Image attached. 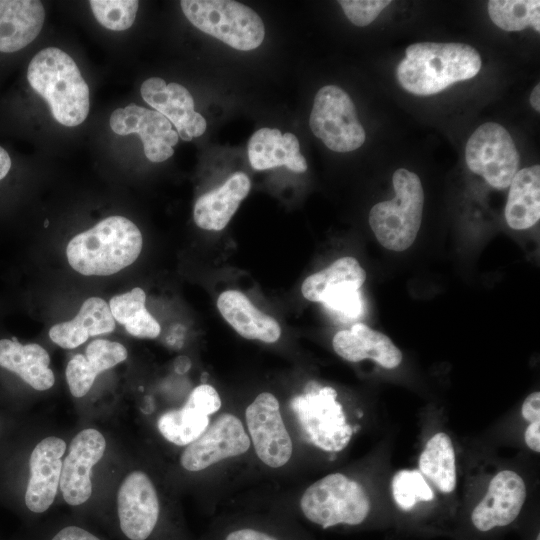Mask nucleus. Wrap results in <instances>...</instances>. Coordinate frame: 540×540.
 I'll use <instances>...</instances> for the list:
<instances>
[{
  "mask_svg": "<svg viewBox=\"0 0 540 540\" xmlns=\"http://www.w3.org/2000/svg\"><path fill=\"white\" fill-rule=\"evenodd\" d=\"M481 66L479 52L468 44L420 42L406 48L396 76L407 92L430 96L475 77Z\"/></svg>",
  "mask_w": 540,
  "mask_h": 540,
  "instance_id": "f257e3e1",
  "label": "nucleus"
},
{
  "mask_svg": "<svg viewBox=\"0 0 540 540\" xmlns=\"http://www.w3.org/2000/svg\"><path fill=\"white\" fill-rule=\"evenodd\" d=\"M143 238L126 217L110 216L75 235L68 243L69 265L85 276H109L131 265L140 255Z\"/></svg>",
  "mask_w": 540,
  "mask_h": 540,
  "instance_id": "f03ea898",
  "label": "nucleus"
},
{
  "mask_svg": "<svg viewBox=\"0 0 540 540\" xmlns=\"http://www.w3.org/2000/svg\"><path fill=\"white\" fill-rule=\"evenodd\" d=\"M27 79L60 124L74 127L87 118L89 87L74 60L63 50L47 47L38 52L28 66Z\"/></svg>",
  "mask_w": 540,
  "mask_h": 540,
  "instance_id": "7ed1b4c3",
  "label": "nucleus"
},
{
  "mask_svg": "<svg viewBox=\"0 0 540 540\" xmlns=\"http://www.w3.org/2000/svg\"><path fill=\"white\" fill-rule=\"evenodd\" d=\"M395 196L376 203L369 212V225L386 249L401 252L415 241L422 222L424 191L418 175L405 168L392 176Z\"/></svg>",
  "mask_w": 540,
  "mask_h": 540,
  "instance_id": "20e7f679",
  "label": "nucleus"
},
{
  "mask_svg": "<svg viewBox=\"0 0 540 540\" xmlns=\"http://www.w3.org/2000/svg\"><path fill=\"white\" fill-rule=\"evenodd\" d=\"M186 18L199 30L234 49L249 51L260 46L265 28L260 16L248 6L231 0H183Z\"/></svg>",
  "mask_w": 540,
  "mask_h": 540,
  "instance_id": "39448f33",
  "label": "nucleus"
},
{
  "mask_svg": "<svg viewBox=\"0 0 540 540\" xmlns=\"http://www.w3.org/2000/svg\"><path fill=\"white\" fill-rule=\"evenodd\" d=\"M300 507L308 520L328 528L361 524L369 515L371 503L359 482L342 473H331L304 491Z\"/></svg>",
  "mask_w": 540,
  "mask_h": 540,
  "instance_id": "423d86ee",
  "label": "nucleus"
},
{
  "mask_svg": "<svg viewBox=\"0 0 540 540\" xmlns=\"http://www.w3.org/2000/svg\"><path fill=\"white\" fill-rule=\"evenodd\" d=\"M291 407L303 432L314 446L324 451L338 452L350 442L352 427L332 387H312L294 397Z\"/></svg>",
  "mask_w": 540,
  "mask_h": 540,
  "instance_id": "0eeeda50",
  "label": "nucleus"
},
{
  "mask_svg": "<svg viewBox=\"0 0 540 540\" xmlns=\"http://www.w3.org/2000/svg\"><path fill=\"white\" fill-rule=\"evenodd\" d=\"M309 125L313 134L335 152L356 150L366 140L352 99L336 85H326L318 90Z\"/></svg>",
  "mask_w": 540,
  "mask_h": 540,
  "instance_id": "6e6552de",
  "label": "nucleus"
},
{
  "mask_svg": "<svg viewBox=\"0 0 540 540\" xmlns=\"http://www.w3.org/2000/svg\"><path fill=\"white\" fill-rule=\"evenodd\" d=\"M465 160L473 173L491 187L503 190L518 171L520 155L510 133L498 123L487 122L469 137Z\"/></svg>",
  "mask_w": 540,
  "mask_h": 540,
  "instance_id": "1a4fd4ad",
  "label": "nucleus"
},
{
  "mask_svg": "<svg viewBox=\"0 0 540 540\" xmlns=\"http://www.w3.org/2000/svg\"><path fill=\"white\" fill-rule=\"evenodd\" d=\"M245 418L259 459L272 468L285 465L292 456L293 444L277 398L269 392L260 393L246 408Z\"/></svg>",
  "mask_w": 540,
  "mask_h": 540,
  "instance_id": "9d476101",
  "label": "nucleus"
},
{
  "mask_svg": "<svg viewBox=\"0 0 540 540\" xmlns=\"http://www.w3.org/2000/svg\"><path fill=\"white\" fill-rule=\"evenodd\" d=\"M249 447L250 438L241 421L233 414L223 413L187 445L180 463L188 471H200L223 459L239 456Z\"/></svg>",
  "mask_w": 540,
  "mask_h": 540,
  "instance_id": "9b49d317",
  "label": "nucleus"
},
{
  "mask_svg": "<svg viewBox=\"0 0 540 540\" xmlns=\"http://www.w3.org/2000/svg\"><path fill=\"white\" fill-rule=\"evenodd\" d=\"M159 514V500L150 478L142 471L129 473L117 494V515L123 535L129 540H147Z\"/></svg>",
  "mask_w": 540,
  "mask_h": 540,
  "instance_id": "f8f14e48",
  "label": "nucleus"
},
{
  "mask_svg": "<svg viewBox=\"0 0 540 540\" xmlns=\"http://www.w3.org/2000/svg\"><path fill=\"white\" fill-rule=\"evenodd\" d=\"M109 124L118 135L138 134L145 156L152 162H163L170 158L179 139L172 124L162 114L134 103L114 110Z\"/></svg>",
  "mask_w": 540,
  "mask_h": 540,
  "instance_id": "ddd939ff",
  "label": "nucleus"
},
{
  "mask_svg": "<svg viewBox=\"0 0 540 540\" xmlns=\"http://www.w3.org/2000/svg\"><path fill=\"white\" fill-rule=\"evenodd\" d=\"M526 497L524 479L513 470H501L493 476L485 495L473 508L471 522L480 532L506 527L518 517Z\"/></svg>",
  "mask_w": 540,
  "mask_h": 540,
  "instance_id": "4468645a",
  "label": "nucleus"
},
{
  "mask_svg": "<svg viewBox=\"0 0 540 540\" xmlns=\"http://www.w3.org/2000/svg\"><path fill=\"white\" fill-rule=\"evenodd\" d=\"M105 448L106 440L96 429H84L73 438L62 462L59 483L66 503L78 506L90 498L91 469L102 458Z\"/></svg>",
  "mask_w": 540,
  "mask_h": 540,
  "instance_id": "2eb2a0df",
  "label": "nucleus"
},
{
  "mask_svg": "<svg viewBox=\"0 0 540 540\" xmlns=\"http://www.w3.org/2000/svg\"><path fill=\"white\" fill-rule=\"evenodd\" d=\"M140 93L148 105L175 126L182 140L190 141L205 132L206 120L195 111L193 97L184 86L151 77L142 83Z\"/></svg>",
  "mask_w": 540,
  "mask_h": 540,
  "instance_id": "dca6fc26",
  "label": "nucleus"
},
{
  "mask_svg": "<svg viewBox=\"0 0 540 540\" xmlns=\"http://www.w3.org/2000/svg\"><path fill=\"white\" fill-rule=\"evenodd\" d=\"M66 442L50 436L33 449L30 459V479L25 492V504L34 513H43L52 505L60 483L62 456Z\"/></svg>",
  "mask_w": 540,
  "mask_h": 540,
  "instance_id": "f3484780",
  "label": "nucleus"
},
{
  "mask_svg": "<svg viewBox=\"0 0 540 540\" xmlns=\"http://www.w3.org/2000/svg\"><path fill=\"white\" fill-rule=\"evenodd\" d=\"M365 280L366 272L356 258L341 257L308 276L302 283L301 293L308 301L322 303L328 308L359 292Z\"/></svg>",
  "mask_w": 540,
  "mask_h": 540,
  "instance_id": "a211bd4d",
  "label": "nucleus"
},
{
  "mask_svg": "<svg viewBox=\"0 0 540 540\" xmlns=\"http://www.w3.org/2000/svg\"><path fill=\"white\" fill-rule=\"evenodd\" d=\"M332 346L341 358L349 362L371 359L386 369H394L402 362V353L392 340L363 323L338 331Z\"/></svg>",
  "mask_w": 540,
  "mask_h": 540,
  "instance_id": "6ab92c4d",
  "label": "nucleus"
},
{
  "mask_svg": "<svg viewBox=\"0 0 540 540\" xmlns=\"http://www.w3.org/2000/svg\"><path fill=\"white\" fill-rule=\"evenodd\" d=\"M217 308L227 323L246 339L274 343L281 336L279 323L255 307L239 290L223 291L217 299Z\"/></svg>",
  "mask_w": 540,
  "mask_h": 540,
  "instance_id": "aec40b11",
  "label": "nucleus"
},
{
  "mask_svg": "<svg viewBox=\"0 0 540 540\" xmlns=\"http://www.w3.org/2000/svg\"><path fill=\"white\" fill-rule=\"evenodd\" d=\"M250 188L249 177L243 172H236L220 187L200 196L193 211L196 225L209 231L224 229Z\"/></svg>",
  "mask_w": 540,
  "mask_h": 540,
  "instance_id": "412c9836",
  "label": "nucleus"
},
{
  "mask_svg": "<svg viewBox=\"0 0 540 540\" xmlns=\"http://www.w3.org/2000/svg\"><path fill=\"white\" fill-rule=\"evenodd\" d=\"M248 158L256 170H266L286 166L289 170L302 173L307 170V162L300 153L297 137L278 129L261 128L254 132L248 142Z\"/></svg>",
  "mask_w": 540,
  "mask_h": 540,
  "instance_id": "4be33fe9",
  "label": "nucleus"
},
{
  "mask_svg": "<svg viewBox=\"0 0 540 540\" xmlns=\"http://www.w3.org/2000/svg\"><path fill=\"white\" fill-rule=\"evenodd\" d=\"M45 10L38 0H0V52H16L40 33Z\"/></svg>",
  "mask_w": 540,
  "mask_h": 540,
  "instance_id": "5701e85b",
  "label": "nucleus"
},
{
  "mask_svg": "<svg viewBox=\"0 0 540 540\" xmlns=\"http://www.w3.org/2000/svg\"><path fill=\"white\" fill-rule=\"evenodd\" d=\"M127 358L126 348L119 342L97 339L88 344L85 355H75L67 364L66 379L71 394L83 397L97 375Z\"/></svg>",
  "mask_w": 540,
  "mask_h": 540,
  "instance_id": "b1692460",
  "label": "nucleus"
},
{
  "mask_svg": "<svg viewBox=\"0 0 540 540\" xmlns=\"http://www.w3.org/2000/svg\"><path fill=\"white\" fill-rule=\"evenodd\" d=\"M115 329V320L108 303L99 297L86 299L77 315L49 330L50 339L64 349H73L91 336L107 334Z\"/></svg>",
  "mask_w": 540,
  "mask_h": 540,
  "instance_id": "393cba45",
  "label": "nucleus"
},
{
  "mask_svg": "<svg viewBox=\"0 0 540 540\" xmlns=\"http://www.w3.org/2000/svg\"><path fill=\"white\" fill-rule=\"evenodd\" d=\"M49 363L48 352L39 344L0 340V366L17 374L36 390L44 391L54 385L55 377Z\"/></svg>",
  "mask_w": 540,
  "mask_h": 540,
  "instance_id": "a878e982",
  "label": "nucleus"
},
{
  "mask_svg": "<svg viewBox=\"0 0 540 540\" xmlns=\"http://www.w3.org/2000/svg\"><path fill=\"white\" fill-rule=\"evenodd\" d=\"M504 216L510 228L525 230L540 219V166L516 172L509 185Z\"/></svg>",
  "mask_w": 540,
  "mask_h": 540,
  "instance_id": "bb28decb",
  "label": "nucleus"
},
{
  "mask_svg": "<svg viewBox=\"0 0 540 540\" xmlns=\"http://www.w3.org/2000/svg\"><path fill=\"white\" fill-rule=\"evenodd\" d=\"M419 472L443 494L454 492L457 484L456 454L450 436L437 432L425 444L418 460Z\"/></svg>",
  "mask_w": 540,
  "mask_h": 540,
  "instance_id": "cd10ccee",
  "label": "nucleus"
},
{
  "mask_svg": "<svg viewBox=\"0 0 540 540\" xmlns=\"http://www.w3.org/2000/svg\"><path fill=\"white\" fill-rule=\"evenodd\" d=\"M146 294L140 287L115 295L109 308L115 321L124 325L126 331L138 338H156L161 327L145 307Z\"/></svg>",
  "mask_w": 540,
  "mask_h": 540,
  "instance_id": "c85d7f7f",
  "label": "nucleus"
},
{
  "mask_svg": "<svg viewBox=\"0 0 540 540\" xmlns=\"http://www.w3.org/2000/svg\"><path fill=\"white\" fill-rule=\"evenodd\" d=\"M209 422V413L188 397L181 409L170 410L161 415L157 426L169 442L187 446L206 430Z\"/></svg>",
  "mask_w": 540,
  "mask_h": 540,
  "instance_id": "c756f323",
  "label": "nucleus"
},
{
  "mask_svg": "<svg viewBox=\"0 0 540 540\" xmlns=\"http://www.w3.org/2000/svg\"><path fill=\"white\" fill-rule=\"evenodd\" d=\"M488 14L492 22L505 31L531 27L540 32L539 0H490Z\"/></svg>",
  "mask_w": 540,
  "mask_h": 540,
  "instance_id": "7c9ffc66",
  "label": "nucleus"
},
{
  "mask_svg": "<svg viewBox=\"0 0 540 540\" xmlns=\"http://www.w3.org/2000/svg\"><path fill=\"white\" fill-rule=\"evenodd\" d=\"M392 497L403 511L412 510L417 504L430 502L434 493L425 477L416 470H401L391 481Z\"/></svg>",
  "mask_w": 540,
  "mask_h": 540,
  "instance_id": "2f4dec72",
  "label": "nucleus"
},
{
  "mask_svg": "<svg viewBox=\"0 0 540 540\" xmlns=\"http://www.w3.org/2000/svg\"><path fill=\"white\" fill-rule=\"evenodd\" d=\"M89 4L96 20L113 31L130 28L139 7L136 0H91Z\"/></svg>",
  "mask_w": 540,
  "mask_h": 540,
  "instance_id": "473e14b6",
  "label": "nucleus"
},
{
  "mask_svg": "<svg viewBox=\"0 0 540 540\" xmlns=\"http://www.w3.org/2000/svg\"><path fill=\"white\" fill-rule=\"evenodd\" d=\"M346 17L356 26L364 27L372 23L391 4L390 0H340L338 1Z\"/></svg>",
  "mask_w": 540,
  "mask_h": 540,
  "instance_id": "72a5a7b5",
  "label": "nucleus"
},
{
  "mask_svg": "<svg viewBox=\"0 0 540 540\" xmlns=\"http://www.w3.org/2000/svg\"><path fill=\"white\" fill-rule=\"evenodd\" d=\"M51 540H101L93 533L79 526H66L60 529Z\"/></svg>",
  "mask_w": 540,
  "mask_h": 540,
  "instance_id": "f704fd0d",
  "label": "nucleus"
},
{
  "mask_svg": "<svg viewBox=\"0 0 540 540\" xmlns=\"http://www.w3.org/2000/svg\"><path fill=\"white\" fill-rule=\"evenodd\" d=\"M521 415L529 423L540 421L539 391H534L525 398L521 407Z\"/></svg>",
  "mask_w": 540,
  "mask_h": 540,
  "instance_id": "c9c22d12",
  "label": "nucleus"
},
{
  "mask_svg": "<svg viewBox=\"0 0 540 540\" xmlns=\"http://www.w3.org/2000/svg\"><path fill=\"white\" fill-rule=\"evenodd\" d=\"M524 441L530 450L540 452V421L529 423L524 432Z\"/></svg>",
  "mask_w": 540,
  "mask_h": 540,
  "instance_id": "e433bc0d",
  "label": "nucleus"
},
{
  "mask_svg": "<svg viewBox=\"0 0 540 540\" xmlns=\"http://www.w3.org/2000/svg\"><path fill=\"white\" fill-rule=\"evenodd\" d=\"M225 540H277L276 538L250 528L231 532Z\"/></svg>",
  "mask_w": 540,
  "mask_h": 540,
  "instance_id": "4c0bfd02",
  "label": "nucleus"
},
{
  "mask_svg": "<svg viewBox=\"0 0 540 540\" xmlns=\"http://www.w3.org/2000/svg\"><path fill=\"white\" fill-rule=\"evenodd\" d=\"M11 168V159L7 151L0 146V180H2Z\"/></svg>",
  "mask_w": 540,
  "mask_h": 540,
  "instance_id": "58836bf2",
  "label": "nucleus"
},
{
  "mask_svg": "<svg viewBox=\"0 0 540 540\" xmlns=\"http://www.w3.org/2000/svg\"><path fill=\"white\" fill-rule=\"evenodd\" d=\"M530 104L537 112L540 111V85L536 84L530 94Z\"/></svg>",
  "mask_w": 540,
  "mask_h": 540,
  "instance_id": "ea45409f",
  "label": "nucleus"
},
{
  "mask_svg": "<svg viewBox=\"0 0 540 540\" xmlns=\"http://www.w3.org/2000/svg\"><path fill=\"white\" fill-rule=\"evenodd\" d=\"M535 540H540V535L538 534Z\"/></svg>",
  "mask_w": 540,
  "mask_h": 540,
  "instance_id": "a19ab883",
  "label": "nucleus"
}]
</instances>
